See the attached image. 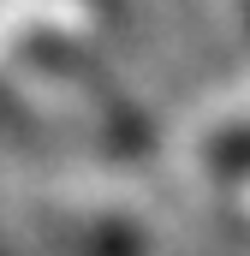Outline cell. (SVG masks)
Returning <instances> with one entry per match:
<instances>
[{
  "instance_id": "1",
  "label": "cell",
  "mask_w": 250,
  "mask_h": 256,
  "mask_svg": "<svg viewBox=\"0 0 250 256\" xmlns=\"http://www.w3.org/2000/svg\"><path fill=\"white\" fill-rule=\"evenodd\" d=\"M36 232L54 256H143V232L131 226V214L120 208H42Z\"/></svg>"
},
{
  "instance_id": "2",
  "label": "cell",
  "mask_w": 250,
  "mask_h": 256,
  "mask_svg": "<svg viewBox=\"0 0 250 256\" xmlns=\"http://www.w3.org/2000/svg\"><path fill=\"white\" fill-rule=\"evenodd\" d=\"M208 161L226 167V173H244V167H250V108H244V114H232L226 126L208 137Z\"/></svg>"
},
{
  "instance_id": "3",
  "label": "cell",
  "mask_w": 250,
  "mask_h": 256,
  "mask_svg": "<svg viewBox=\"0 0 250 256\" xmlns=\"http://www.w3.org/2000/svg\"><path fill=\"white\" fill-rule=\"evenodd\" d=\"M238 12H244V24H250V0H238Z\"/></svg>"
},
{
  "instance_id": "4",
  "label": "cell",
  "mask_w": 250,
  "mask_h": 256,
  "mask_svg": "<svg viewBox=\"0 0 250 256\" xmlns=\"http://www.w3.org/2000/svg\"><path fill=\"white\" fill-rule=\"evenodd\" d=\"M0 256H6V244H0Z\"/></svg>"
}]
</instances>
